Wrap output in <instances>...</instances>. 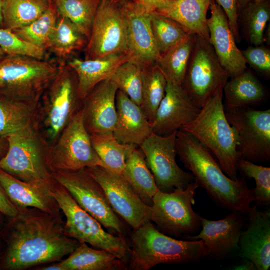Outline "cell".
<instances>
[{
	"label": "cell",
	"instance_id": "obj_1",
	"mask_svg": "<svg viewBox=\"0 0 270 270\" xmlns=\"http://www.w3.org/2000/svg\"><path fill=\"white\" fill-rule=\"evenodd\" d=\"M4 260V268L22 270L58 261L70 254L80 242L68 236L57 213L18 208Z\"/></svg>",
	"mask_w": 270,
	"mask_h": 270
},
{
	"label": "cell",
	"instance_id": "obj_2",
	"mask_svg": "<svg viewBox=\"0 0 270 270\" xmlns=\"http://www.w3.org/2000/svg\"><path fill=\"white\" fill-rule=\"evenodd\" d=\"M176 147L180 160L192 174L194 182L216 204L232 212L248 213L254 199L244 178L232 180L226 176L213 154L180 129L176 132Z\"/></svg>",
	"mask_w": 270,
	"mask_h": 270
},
{
	"label": "cell",
	"instance_id": "obj_3",
	"mask_svg": "<svg viewBox=\"0 0 270 270\" xmlns=\"http://www.w3.org/2000/svg\"><path fill=\"white\" fill-rule=\"evenodd\" d=\"M128 269L148 270L160 264L196 263L206 256L200 240H180L158 230L149 220L133 230Z\"/></svg>",
	"mask_w": 270,
	"mask_h": 270
},
{
	"label": "cell",
	"instance_id": "obj_4",
	"mask_svg": "<svg viewBox=\"0 0 270 270\" xmlns=\"http://www.w3.org/2000/svg\"><path fill=\"white\" fill-rule=\"evenodd\" d=\"M220 90L200 108L196 117L182 126V130L194 137L214 156L223 172L231 179L237 177V162L241 158L238 150L237 133L228 122Z\"/></svg>",
	"mask_w": 270,
	"mask_h": 270
},
{
	"label": "cell",
	"instance_id": "obj_5",
	"mask_svg": "<svg viewBox=\"0 0 270 270\" xmlns=\"http://www.w3.org/2000/svg\"><path fill=\"white\" fill-rule=\"evenodd\" d=\"M60 61L6 54L0 60V96L30 103H38L55 78Z\"/></svg>",
	"mask_w": 270,
	"mask_h": 270
},
{
	"label": "cell",
	"instance_id": "obj_6",
	"mask_svg": "<svg viewBox=\"0 0 270 270\" xmlns=\"http://www.w3.org/2000/svg\"><path fill=\"white\" fill-rule=\"evenodd\" d=\"M82 104L74 72L64 62H60L56 75L40 98L35 119L49 146L81 108Z\"/></svg>",
	"mask_w": 270,
	"mask_h": 270
},
{
	"label": "cell",
	"instance_id": "obj_7",
	"mask_svg": "<svg viewBox=\"0 0 270 270\" xmlns=\"http://www.w3.org/2000/svg\"><path fill=\"white\" fill-rule=\"evenodd\" d=\"M50 191L66 218L64 230L68 236L112 254L128 266L131 248L125 236H114L105 231L102 224L82 209L68 191L54 179Z\"/></svg>",
	"mask_w": 270,
	"mask_h": 270
},
{
	"label": "cell",
	"instance_id": "obj_8",
	"mask_svg": "<svg viewBox=\"0 0 270 270\" xmlns=\"http://www.w3.org/2000/svg\"><path fill=\"white\" fill-rule=\"evenodd\" d=\"M8 151L0 169L26 182H48L52 178L46 162L48 144L33 121L6 138Z\"/></svg>",
	"mask_w": 270,
	"mask_h": 270
},
{
	"label": "cell",
	"instance_id": "obj_9",
	"mask_svg": "<svg viewBox=\"0 0 270 270\" xmlns=\"http://www.w3.org/2000/svg\"><path fill=\"white\" fill-rule=\"evenodd\" d=\"M198 188L190 182L184 189L176 188L170 192L158 190L152 198L150 221L160 232L173 238L195 235L201 229V216L192 208Z\"/></svg>",
	"mask_w": 270,
	"mask_h": 270
},
{
	"label": "cell",
	"instance_id": "obj_10",
	"mask_svg": "<svg viewBox=\"0 0 270 270\" xmlns=\"http://www.w3.org/2000/svg\"><path fill=\"white\" fill-rule=\"evenodd\" d=\"M50 172L100 166L106 168L95 150L83 120L81 108L48 148L46 156Z\"/></svg>",
	"mask_w": 270,
	"mask_h": 270
},
{
	"label": "cell",
	"instance_id": "obj_11",
	"mask_svg": "<svg viewBox=\"0 0 270 270\" xmlns=\"http://www.w3.org/2000/svg\"><path fill=\"white\" fill-rule=\"evenodd\" d=\"M230 78L209 40L197 36L181 84L192 103L202 108Z\"/></svg>",
	"mask_w": 270,
	"mask_h": 270
},
{
	"label": "cell",
	"instance_id": "obj_12",
	"mask_svg": "<svg viewBox=\"0 0 270 270\" xmlns=\"http://www.w3.org/2000/svg\"><path fill=\"white\" fill-rule=\"evenodd\" d=\"M51 176L109 232L125 236L126 230L124 223L112 208L101 186L85 168L54 172H51Z\"/></svg>",
	"mask_w": 270,
	"mask_h": 270
},
{
	"label": "cell",
	"instance_id": "obj_13",
	"mask_svg": "<svg viewBox=\"0 0 270 270\" xmlns=\"http://www.w3.org/2000/svg\"><path fill=\"white\" fill-rule=\"evenodd\" d=\"M84 50V60L128 52L126 20L120 0H100Z\"/></svg>",
	"mask_w": 270,
	"mask_h": 270
},
{
	"label": "cell",
	"instance_id": "obj_14",
	"mask_svg": "<svg viewBox=\"0 0 270 270\" xmlns=\"http://www.w3.org/2000/svg\"><path fill=\"white\" fill-rule=\"evenodd\" d=\"M228 111L227 120L238 134V150L241 158L254 163L268 162L270 110L244 107Z\"/></svg>",
	"mask_w": 270,
	"mask_h": 270
},
{
	"label": "cell",
	"instance_id": "obj_15",
	"mask_svg": "<svg viewBox=\"0 0 270 270\" xmlns=\"http://www.w3.org/2000/svg\"><path fill=\"white\" fill-rule=\"evenodd\" d=\"M176 132L166 136L152 132L139 146L158 190L164 192L184 190L194 181L192 174L184 171L176 162Z\"/></svg>",
	"mask_w": 270,
	"mask_h": 270
},
{
	"label": "cell",
	"instance_id": "obj_16",
	"mask_svg": "<svg viewBox=\"0 0 270 270\" xmlns=\"http://www.w3.org/2000/svg\"><path fill=\"white\" fill-rule=\"evenodd\" d=\"M85 169L101 186L115 212L133 230L150 220L151 206L140 198L122 174L100 166Z\"/></svg>",
	"mask_w": 270,
	"mask_h": 270
},
{
	"label": "cell",
	"instance_id": "obj_17",
	"mask_svg": "<svg viewBox=\"0 0 270 270\" xmlns=\"http://www.w3.org/2000/svg\"><path fill=\"white\" fill-rule=\"evenodd\" d=\"M126 17L128 52L143 67L156 64L160 54L152 30V12L132 0H120Z\"/></svg>",
	"mask_w": 270,
	"mask_h": 270
},
{
	"label": "cell",
	"instance_id": "obj_18",
	"mask_svg": "<svg viewBox=\"0 0 270 270\" xmlns=\"http://www.w3.org/2000/svg\"><path fill=\"white\" fill-rule=\"evenodd\" d=\"M241 212L232 211L224 218L212 220L200 217L201 229L198 234L184 240H202L206 256L216 259L227 257L238 249L244 221Z\"/></svg>",
	"mask_w": 270,
	"mask_h": 270
},
{
	"label": "cell",
	"instance_id": "obj_19",
	"mask_svg": "<svg viewBox=\"0 0 270 270\" xmlns=\"http://www.w3.org/2000/svg\"><path fill=\"white\" fill-rule=\"evenodd\" d=\"M207 19L209 41L220 64L230 78L236 76L246 69V62L236 45L226 16L219 4L212 0Z\"/></svg>",
	"mask_w": 270,
	"mask_h": 270
},
{
	"label": "cell",
	"instance_id": "obj_20",
	"mask_svg": "<svg viewBox=\"0 0 270 270\" xmlns=\"http://www.w3.org/2000/svg\"><path fill=\"white\" fill-rule=\"evenodd\" d=\"M118 90L109 78L96 84L82 100L84 123L90 134L113 132L116 120Z\"/></svg>",
	"mask_w": 270,
	"mask_h": 270
},
{
	"label": "cell",
	"instance_id": "obj_21",
	"mask_svg": "<svg viewBox=\"0 0 270 270\" xmlns=\"http://www.w3.org/2000/svg\"><path fill=\"white\" fill-rule=\"evenodd\" d=\"M200 110L181 85L167 80L165 95L152 124V132L162 136L170 135L192 121Z\"/></svg>",
	"mask_w": 270,
	"mask_h": 270
},
{
	"label": "cell",
	"instance_id": "obj_22",
	"mask_svg": "<svg viewBox=\"0 0 270 270\" xmlns=\"http://www.w3.org/2000/svg\"><path fill=\"white\" fill-rule=\"evenodd\" d=\"M248 224L239 242L240 256L256 266L257 270L270 267V210L261 211L256 205L247 214Z\"/></svg>",
	"mask_w": 270,
	"mask_h": 270
},
{
	"label": "cell",
	"instance_id": "obj_23",
	"mask_svg": "<svg viewBox=\"0 0 270 270\" xmlns=\"http://www.w3.org/2000/svg\"><path fill=\"white\" fill-rule=\"evenodd\" d=\"M52 180L48 182H26L0 169V185L10 200L19 208L30 207L48 213L58 212L60 208L50 191Z\"/></svg>",
	"mask_w": 270,
	"mask_h": 270
},
{
	"label": "cell",
	"instance_id": "obj_24",
	"mask_svg": "<svg viewBox=\"0 0 270 270\" xmlns=\"http://www.w3.org/2000/svg\"><path fill=\"white\" fill-rule=\"evenodd\" d=\"M116 105V120L114 136L121 144L140 146L152 133L151 124L140 106L118 89Z\"/></svg>",
	"mask_w": 270,
	"mask_h": 270
},
{
	"label": "cell",
	"instance_id": "obj_25",
	"mask_svg": "<svg viewBox=\"0 0 270 270\" xmlns=\"http://www.w3.org/2000/svg\"><path fill=\"white\" fill-rule=\"evenodd\" d=\"M132 60L128 52L113 54L99 58L80 60L72 58L66 64L74 72L77 92L82 100L92 88L102 81L110 77L124 62Z\"/></svg>",
	"mask_w": 270,
	"mask_h": 270
},
{
	"label": "cell",
	"instance_id": "obj_26",
	"mask_svg": "<svg viewBox=\"0 0 270 270\" xmlns=\"http://www.w3.org/2000/svg\"><path fill=\"white\" fill-rule=\"evenodd\" d=\"M212 0H171L156 12L185 27L190 33L209 40L207 12Z\"/></svg>",
	"mask_w": 270,
	"mask_h": 270
},
{
	"label": "cell",
	"instance_id": "obj_27",
	"mask_svg": "<svg viewBox=\"0 0 270 270\" xmlns=\"http://www.w3.org/2000/svg\"><path fill=\"white\" fill-rule=\"evenodd\" d=\"M122 175L140 198L151 206L153 197L158 189L139 146H134L128 152Z\"/></svg>",
	"mask_w": 270,
	"mask_h": 270
},
{
	"label": "cell",
	"instance_id": "obj_28",
	"mask_svg": "<svg viewBox=\"0 0 270 270\" xmlns=\"http://www.w3.org/2000/svg\"><path fill=\"white\" fill-rule=\"evenodd\" d=\"M223 92L228 110L256 104L266 97L263 86L248 69L228 80L223 88Z\"/></svg>",
	"mask_w": 270,
	"mask_h": 270
},
{
	"label": "cell",
	"instance_id": "obj_29",
	"mask_svg": "<svg viewBox=\"0 0 270 270\" xmlns=\"http://www.w3.org/2000/svg\"><path fill=\"white\" fill-rule=\"evenodd\" d=\"M64 270H125L127 266L112 254L93 248L81 242L68 258L60 262Z\"/></svg>",
	"mask_w": 270,
	"mask_h": 270
},
{
	"label": "cell",
	"instance_id": "obj_30",
	"mask_svg": "<svg viewBox=\"0 0 270 270\" xmlns=\"http://www.w3.org/2000/svg\"><path fill=\"white\" fill-rule=\"evenodd\" d=\"M88 42L86 36L72 22L58 15L48 50L52 52L58 60L64 62L76 52L85 48Z\"/></svg>",
	"mask_w": 270,
	"mask_h": 270
},
{
	"label": "cell",
	"instance_id": "obj_31",
	"mask_svg": "<svg viewBox=\"0 0 270 270\" xmlns=\"http://www.w3.org/2000/svg\"><path fill=\"white\" fill-rule=\"evenodd\" d=\"M196 35L188 36L158 58L156 64L167 80L181 85L196 40Z\"/></svg>",
	"mask_w": 270,
	"mask_h": 270
},
{
	"label": "cell",
	"instance_id": "obj_32",
	"mask_svg": "<svg viewBox=\"0 0 270 270\" xmlns=\"http://www.w3.org/2000/svg\"><path fill=\"white\" fill-rule=\"evenodd\" d=\"M38 104L0 96V138H6L34 121Z\"/></svg>",
	"mask_w": 270,
	"mask_h": 270
},
{
	"label": "cell",
	"instance_id": "obj_33",
	"mask_svg": "<svg viewBox=\"0 0 270 270\" xmlns=\"http://www.w3.org/2000/svg\"><path fill=\"white\" fill-rule=\"evenodd\" d=\"M270 19V0L248 2L238 12L242 34L254 46H261L264 41L266 26Z\"/></svg>",
	"mask_w": 270,
	"mask_h": 270
},
{
	"label": "cell",
	"instance_id": "obj_34",
	"mask_svg": "<svg viewBox=\"0 0 270 270\" xmlns=\"http://www.w3.org/2000/svg\"><path fill=\"white\" fill-rule=\"evenodd\" d=\"M50 4L40 0H2L3 28L12 30L28 25Z\"/></svg>",
	"mask_w": 270,
	"mask_h": 270
},
{
	"label": "cell",
	"instance_id": "obj_35",
	"mask_svg": "<svg viewBox=\"0 0 270 270\" xmlns=\"http://www.w3.org/2000/svg\"><path fill=\"white\" fill-rule=\"evenodd\" d=\"M166 84V79L156 64L143 68L140 108L152 126L165 95Z\"/></svg>",
	"mask_w": 270,
	"mask_h": 270
},
{
	"label": "cell",
	"instance_id": "obj_36",
	"mask_svg": "<svg viewBox=\"0 0 270 270\" xmlns=\"http://www.w3.org/2000/svg\"><path fill=\"white\" fill-rule=\"evenodd\" d=\"M92 146L104 164L106 168L112 172L122 174L126 155L135 145L120 143L112 132L90 134Z\"/></svg>",
	"mask_w": 270,
	"mask_h": 270
},
{
	"label": "cell",
	"instance_id": "obj_37",
	"mask_svg": "<svg viewBox=\"0 0 270 270\" xmlns=\"http://www.w3.org/2000/svg\"><path fill=\"white\" fill-rule=\"evenodd\" d=\"M100 0H52L58 16L72 22L88 40Z\"/></svg>",
	"mask_w": 270,
	"mask_h": 270
},
{
	"label": "cell",
	"instance_id": "obj_38",
	"mask_svg": "<svg viewBox=\"0 0 270 270\" xmlns=\"http://www.w3.org/2000/svg\"><path fill=\"white\" fill-rule=\"evenodd\" d=\"M58 18V14L52 2L34 21L11 30L23 40L46 51Z\"/></svg>",
	"mask_w": 270,
	"mask_h": 270
},
{
	"label": "cell",
	"instance_id": "obj_39",
	"mask_svg": "<svg viewBox=\"0 0 270 270\" xmlns=\"http://www.w3.org/2000/svg\"><path fill=\"white\" fill-rule=\"evenodd\" d=\"M150 24L160 56L192 34L178 22L156 12L151 14Z\"/></svg>",
	"mask_w": 270,
	"mask_h": 270
},
{
	"label": "cell",
	"instance_id": "obj_40",
	"mask_svg": "<svg viewBox=\"0 0 270 270\" xmlns=\"http://www.w3.org/2000/svg\"><path fill=\"white\" fill-rule=\"evenodd\" d=\"M143 66L130 60L120 65L110 78L133 102L142 104Z\"/></svg>",
	"mask_w": 270,
	"mask_h": 270
},
{
	"label": "cell",
	"instance_id": "obj_41",
	"mask_svg": "<svg viewBox=\"0 0 270 270\" xmlns=\"http://www.w3.org/2000/svg\"><path fill=\"white\" fill-rule=\"evenodd\" d=\"M237 170L248 178L254 179L256 188L252 190L256 206H268L270 204V168L258 165L240 158L237 162Z\"/></svg>",
	"mask_w": 270,
	"mask_h": 270
},
{
	"label": "cell",
	"instance_id": "obj_42",
	"mask_svg": "<svg viewBox=\"0 0 270 270\" xmlns=\"http://www.w3.org/2000/svg\"><path fill=\"white\" fill-rule=\"evenodd\" d=\"M0 47L6 54L22 55L42 60L46 52L18 38L11 30L0 28Z\"/></svg>",
	"mask_w": 270,
	"mask_h": 270
},
{
	"label": "cell",
	"instance_id": "obj_43",
	"mask_svg": "<svg viewBox=\"0 0 270 270\" xmlns=\"http://www.w3.org/2000/svg\"><path fill=\"white\" fill-rule=\"evenodd\" d=\"M242 55L251 67L259 72L270 75V50L261 46H252L241 50Z\"/></svg>",
	"mask_w": 270,
	"mask_h": 270
},
{
	"label": "cell",
	"instance_id": "obj_44",
	"mask_svg": "<svg viewBox=\"0 0 270 270\" xmlns=\"http://www.w3.org/2000/svg\"><path fill=\"white\" fill-rule=\"evenodd\" d=\"M224 12L236 42H240L238 28V8L237 0H214Z\"/></svg>",
	"mask_w": 270,
	"mask_h": 270
},
{
	"label": "cell",
	"instance_id": "obj_45",
	"mask_svg": "<svg viewBox=\"0 0 270 270\" xmlns=\"http://www.w3.org/2000/svg\"><path fill=\"white\" fill-rule=\"evenodd\" d=\"M18 208L10 200L0 185V212L10 218L18 213Z\"/></svg>",
	"mask_w": 270,
	"mask_h": 270
},
{
	"label": "cell",
	"instance_id": "obj_46",
	"mask_svg": "<svg viewBox=\"0 0 270 270\" xmlns=\"http://www.w3.org/2000/svg\"><path fill=\"white\" fill-rule=\"evenodd\" d=\"M138 6L152 12L160 8L171 0H132Z\"/></svg>",
	"mask_w": 270,
	"mask_h": 270
},
{
	"label": "cell",
	"instance_id": "obj_47",
	"mask_svg": "<svg viewBox=\"0 0 270 270\" xmlns=\"http://www.w3.org/2000/svg\"><path fill=\"white\" fill-rule=\"evenodd\" d=\"M233 269L236 270H257L254 264L246 259H244L242 263L235 266Z\"/></svg>",
	"mask_w": 270,
	"mask_h": 270
},
{
	"label": "cell",
	"instance_id": "obj_48",
	"mask_svg": "<svg viewBox=\"0 0 270 270\" xmlns=\"http://www.w3.org/2000/svg\"><path fill=\"white\" fill-rule=\"evenodd\" d=\"M38 270H64L60 262L38 268Z\"/></svg>",
	"mask_w": 270,
	"mask_h": 270
},
{
	"label": "cell",
	"instance_id": "obj_49",
	"mask_svg": "<svg viewBox=\"0 0 270 270\" xmlns=\"http://www.w3.org/2000/svg\"><path fill=\"white\" fill-rule=\"evenodd\" d=\"M262 0H237L238 11L242 9L248 2L252 1H259Z\"/></svg>",
	"mask_w": 270,
	"mask_h": 270
},
{
	"label": "cell",
	"instance_id": "obj_50",
	"mask_svg": "<svg viewBox=\"0 0 270 270\" xmlns=\"http://www.w3.org/2000/svg\"><path fill=\"white\" fill-rule=\"evenodd\" d=\"M0 28H3L2 16V0H0Z\"/></svg>",
	"mask_w": 270,
	"mask_h": 270
},
{
	"label": "cell",
	"instance_id": "obj_51",
	"mask_svg": "<svg viewBox=\"0 0 270 270\" xmlns=\"http://www.w3.org/2000/svg\"><path fill=\"white\" fill-rule=\"evenodd\" d=\"M6 56V52L0 47V60Z\"/></svg>",
	"mask_w": 270,
	"mask_h": 270
},
{
	"label": "cell",
	"instance_id": "obj_52",
	"mask_svg": "<svg viewBox=\"0 0 270 270\" xmlns=\"http://www.w3.org/2000/svg\"><path fill=\"white\" fill-rule=\"evenodd\" d=\"M42 2H44L48 4H51L52 3V0H40Z\"/></svg>",
	"mask_w": 270,
	"mask_h": 270
},
{
	"label": "cell",
	"instance_id": "obj_53",
	"mask_svg": "<svg viewBox=\"0 0 270 270\" xmlns=\"http://www.w3.org/2000/svg\"><path fill=\"white\" fill-rule=\"evenodd\" d=\"M2 142L0 140V155L2 153Z\"/></svg>",
	"mask_w": 270,
	"mask_h": 270
}]
</instances>
